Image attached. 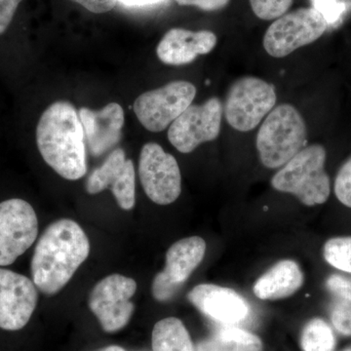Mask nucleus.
<instances>
[{"label": "nucleus", "mask_w": 351, "mask_h": 351, "mask_svg": "<svg viewBox=\"0 0 351 351\" xmlns=\"http://www.w3.org/2000/svg\"><path fill=\"white\" fill-rule=\"evenodd\" d=\"M80 4L90 12L95 14L107 13L117 5V0H71Z\"/></svg>", "instance_id": "nucleus-29"}, {"label": "nucleus", "mask_w": 351, "mask_h": 351, "mask_svg": "<svg viewBox=\"0 0 351 351\" xmlns=\"http://www.w3.org/2000/svg\"><path fill=\"white\" fill-rule=\"evenodd\" d=\"M326 287L339 299L351 302V278L350 277L341 276V274H332L327 278Z\"/></svg>", "instance_id": "nucleus-26"}, {"label": "nucleus", "mask_w": 351, "mask_h": 351, "mask_svg": "<svg viewBox=\"0 0 351 351\" xmlns=\"http://www.w3.org/2000/svg\"><path fill=\"white\" fill-rule=\"evenodd\" d=\"M38 235V219L27 201L0 203V267H7L31 248Z\"/></svg>", "instance_id": "nucleus-8"}, {"label": "nucleus", "mask_w": 351, "mask_h": 351, "mask_svg": "<svg viewBox=\"0 0 351 351\" xmlns=\"http://www.w3.org/2000/svg\"><path fill=\"white\" fill-rule=\"evenodd\" d=\"M138 176L147 197L158 205H169L179 198L182 176L174 156L156 143L143 147L138 159Z\"/></svg>", "instance_id": "nucleus-9"}, {"label": "nucleus", "mask_w": 351, "mask_h": 351, "mask_svg": "<svg viewBox=\"0 0 351 351\" xmlns=\"http://www.w3.org/2000/svg\"><path fill=\"white\" fill-rule=\"evenodd\" d=\"M78 115L88 147L95 156L110 151L121 140L124 110L119 104L110 103L100 110L82 108Z\"/></svg>", "instance_id": "nucleus-15"}, {"label": "nucleus", "mask_w": 351, "mask_h": 351, "mask_svg": "<svg viewBox=\"0 0 351 351\" xmlns=\"http://www.w3.org/2000/svg\"><path fill=\"white\" fill-rule=\"evenodd\" d=\"M341 351H351V346H348V348H345V350H343Z\"/></svg>", "instance_id": "nucleus-32"}, {"label": "nucleus", "mask_w": 351, "mask_h": 351, "mask_svg": "<svg viewBox=\"0 0 351 351\" xmlns=\"http://www.w3.org/2000/svg\"><path fill=\"white\" fill-rule=\"evenodd\" d=\"M323 257L335 269L351 274V237L328 240L323 247Z\"/></svg>", "instance_id": "nucleus-22"}, {"label": "nucleus", "mask_w": 351, "mask_h": 351, "mask_svg": "<svg viewBox=\"0 0 351 351\" xmlns=\"http://www.w3.org/2000/svg\"><path fill=\"white\" fill-rule=\"evenodd\" d=\"M23 0H0V36L12 23L16 11Z\"/></svg>", "instance_id": "nucleus-27"}, {"label": "nucleus", "mask_w": 351, "mask_h": 351, "mask_svg": "<svg viewBox=\"0 0 351 351\" xmlns=\"http://www.w3.org/2000/svg\"><path fill=\"white\" fill-rule=\"evenodd\" d=\"M326 157L322 145H307L272 177V188L295 196L306 206L324 204L331 193Z\"/></svg>", "instance_id": "nucleus-3"}, {"label": "nucleus", "mask_w": 351, "mask_h": 351, "mask_svg": "<svg viewBox=\"0 0 351 351\" xmlns=\"http://www.w3.org/2000/svg\"><path fill=\"white\" fill-rule=\"evenodd\" d=\"M252 10L261 20L271 21L287 13L294 0H249Z\"/></svg>", "instance_id": "nucleus-23"}, {"label": "nucleus", "mask_w": 351, "mask_h": 351, "mask_svg": "<svg viewBox=\"0 0 351 351\" xmlns=\"http://www.w3.org/2000/svg\"><path fill=\"white\" fill-rule=\"evenodd\" d=\"M136 291V281L121 274H112L96 284L90 294L89 306L104 331L115 332L128 324L134 313L131 299Z\"/></svg>", "instance_id": "nucleus-10"}, {"label": "nucleus", "mask_w": 351, "mask_h": 351, "mask_svg": "<svg viewBox=\"0 0 351 351\" xmlns=\"http://www.w3.org/2000/svg\"><path fill=\"white\" fill-rule=\"evenodd\" d=\"M223 108L217 97L203 105H191L171 124L168 138L182 154H191L201 144L213 142L221 132Z\"/></svg>", "instance_id": "nucleus-11"}, {"label": "nucleus", "mask_w": 351, "mask_h": 351, "mask_svg": "<svg viewBox=\"0 0 351 351\" xmlns=\"http://www.w3.org/2000/svg\"><path fill=\"white\" fill-rule=\"evenodd\" d=\"M181 6H195L207 12L225 8L230 0H175Z\"/></svg>", "instance_id": "nucleus-28"}, {"label": "nucleus", "mask_w": 351, "mask_h": 351, "mask_svg": "<svg viewBox=\"0 0 351 351\" xmlns=\"http://www.w3.org/2000/svg\"><path fill=\"white\" fill-rule=\"evenodd\" d=\"M97 351H126L124 348H120L119 346H107V348H101V350H99Z\"/></svg>", "instance_id": "nucleus-31"}, {"label": "nucleus", "mask_w": 351, "mask_h": 351, "mask_svg": "<svg viewBox=\"0 0 351 351\" xmlns=\"http://www.w3.org/2000/svg\"><path fill=\"white\" fill-rule=\"evenodd\" d=\"M331 322L339 334L351 337V302L339 299L332 304Z\"/></svg>", "instance_id": "nucleus-24"}, {"label": "nucleus", "mask_w": 351, "mask_h": 351, "mask_svg": "<svg viewBox=\"0 0 351 351\" xmlns=\"http://www.w3.org/2000/svg\"><path fill=\"white\" fill-rule=\"evenodd\" d=\"M337 339L332 327L322 318H313L304 325L301 335L304 351H335Z\"/></svg>", "instance_id": "nucleus-21"}, {"label": "nucleus", "mask_w": 351, "mask_h": 351, "mask_svg": "<svg viewBox=\"0 0 351 351\" xmlns=\"http://www.w3.org/2000/svg\"><path fill=\"white\" fill-rule=\"evenodd\" d=\"M262 339L237 327H225L201 341L197 351H263Z\"/></svg>", "instance_id": "nucleus-19"}, {"label": "nucleus", "mask_w": 351, "mask_h": 351, "mask_svg": "<svg viewBox=\"0 0 351 351\" xmlns=\"http://www.w3.org/2000/svg\"><path fill=\"white\" fill-rule=\"evenodd\" d=\"M38 302L36 284L12 270L0 267V328L23 329L31 320Z\"/></svg>", "instance_id": "nucleus-12"}, {"label": "nucleus", "mask_w": 351, "mask_h": 351, "mask_svg": "<svg viewBox=\"0 0 351 351\" xmlns=\"http://www.w3.org/2000/svg\"><path fill=\"white\" fill-rule=\"evenodd\" d=\"M195 96L196 87L193 83L176 80L140 95L134 103V112L147 130L158 133L193 105Z\"/></svg>", "instance_id": "nucleus-7"}, {"label": "nucleus", "mask_w": 351, "mask_h": 351, "mask_svg": "<svg viewBox=\"0 0 351 351\" xmlns=\"http://www.w3.org/2000/svg\"><path fill=\"white\" fill-rule=\"evenodd\" d=\"M36 145L43 160L69 181L87 172L84 130L75 108L58 101L41 114L36 126Z\"/></svg>", "instance_id": "nucleus-2"}, {"label": "nucleus", "mask_w": 351, "mask_h": 351, "mask_svg": "<svg viewBox=\"0 0 351 351\" xmlns=\"http://www.w3.org/2000/svg\"><path fill=\"white\" fill-rule=\"evenodd\" d=\"M334 191L339 202L351 208V156L339 168L335 180Z\"/></svg>", "instance_id": "nucleus-25"}, {"label": "nucleus", "mask_w": 351, "mask_h": 351, "mask_svg": "<svg viewBox=\"0 0 351 351\" xmlns=\"http://www.w3.org/2000/svg\"><path fill=\"white\" fill-rule=\"evenodd\" d=\"M206 242L199 237H191L176 242L166 253L165 267L161 276L177 288H181L204 258Z\"/></svg>", "instance_id": "nucleus-18"}, {"label": "nucleus", "mask_w": 351, "mask_h": 351, "mask_svg": "<svg viewBox=\"0 0 351 351\" xmlns=\"http://www.w3.org/2000/svg\"><path fill=\"white\" fill-rule=\"evenodd\" d=\"M120 3L126 6H147L152 5V4L160 3L163 0H117Z\"/></svg>", "instance_id": "nucleus-30"}, {"label": "nucleus", "mask_w": 351, "mask_h": 351, "mask_svg": "<svg viewBox=\"0 0 351 351\" xmlns=\"http://www.w3.org/2000/svg\"><path fill=\"white\" fill-rule=\"evenodd\" d=\"M90 254V241L73 219L51 223L41 235L31 263L32 281L43 294H57Z\"/></svg>", "instance_id": "nucleus-1"}, {"label": "nucleus", "mask_w": 351, "mask_h": 351, "mask_svg": "<svg viewBox=\"0 0 351 351\" xmlns=\"http://www.w3.org/2000/svg\"><path fill=\"white\" fill-rule=\"evenodd\" d=\"M328 29L326 17L315 7H302L277 18L263 36L269 56L284 58L319 39Z\"/></svg>", "instance_id": "nucleus-5"}, {"label": "nucleus", "mask_w": 351, "mask_h": 351, "mask_svg": "<svg viewBox=\"0 0 351 351\" xmlns=\"http://www.w3.org/2000/svg\"><path fill=\"white\" fill-rule=\"evenodd\" d=\"M152 341L154 351H195L188 330L175 317L158 321L154 325Z\"/></svg>", "instance_id": "nucleus-20"}, {"label": "nucleus", "mask_w": 351, "mask_h": 351, "mask_svg": "<svg viewBox=\"0 0 351 351\" xmlns=\"http://www.w3.org/2000/svg\"><path fill=\"white\" fill-rule=\"evenodd\" d=\"M306 121L290 104L277 106L267 114L256 140L261 161L269 169L282 167L306 147Z\"/></svg>", "instance_id": "nucleus-4"}, {"label": "nucleus", "mask_w": 351, "mask_h": 351, "mask_svg": "<svg viewBox=\"0 0 351 351\" xmlns=\"http://www.w3.org/2000/svg\"><path fill=\"white\" fill-rule=\"evenodd\" d=\"M304 282V272L299 263L293 260H282L272 265L256 281L253 291L258 299L277 301L294 295Z\"/></svg>", "instance_id": "nucleus-17"}, {"label": "nucleus", "mask_w": 351, "mask_h": 351, "mask_svg": "<svg viewBox=\"0 0 351 351\" xmlns=\"http://www.w3.org/2000/svg\"><path fill=\"white\" fill-rule=\"evenodd\" d=\"M135 168L122 149H113L105 162L95 169L86 182V191L97 195L110 189L120 208L133 209L136 202Z\"/></svg>", "instance_id": "nucleus-13"}, {"label": "nucleus", "mask_w": 351, "mask_h": 351, "mask_svg": "<svg viewBox=\"0 0 351 351\" xmlns=\"http://www.w3.org/2000/svg\"><path fill=\"white\" fill-rule=\"evenodd\" d=\"M218 38L211 31L193 32L174 27L164 34L156 48L158 59L170 66L193 63L200 55L209 54Z\"/></svg>", "instance_id": "nucleus-16"}, {"label": "nucleus", "mask_w": 351, "mask_h": 351, "mask_svg": "<svg viewBox=\"0 0 351 351\" xmlns=\"http://www.w3.org/2000/svg\"><path fill=\"white\" fill-rule=\"evenodd\" d=\"M276 87L255 76H244L233 83L226 94V121L239 132L254 130L274 107Z\"/></svg>", "instance_id": "nucleus-6"}, {"label": "nucleus", "mask_w": 351, "mask_h": 351, "mask_svg": "<svg viewBox=\"0 0 351 351\" xmlns=\"http://www.w3.org/2000/svg\"><path fill=\"white\" fill-rule=\"evenodd\" d=\"M189 301L215 321L226 325L241 322L249 314V306L232 289L214 284H200L188 295Z\"/></svg>", "instance_id": "nucleus-14"}]
</instances>
